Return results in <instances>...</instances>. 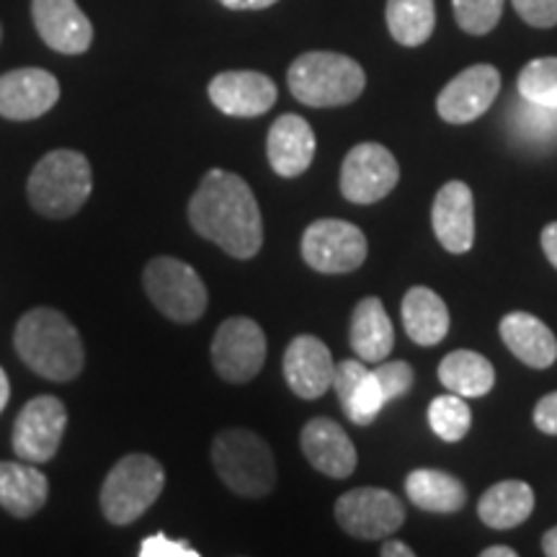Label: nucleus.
Returning <instances> with one entry per match:
<instances>
[{
  "mask_svg": "<svg viewBox=\"0 0 557 557\" xmlns=\"http://www.w3.org/2000/svg\"><path fill=\"white\" fill-rule=\"evenodd\" d=\"M60 101V83L41 67H18L0 75V116L32 122Z\"/></svg>",
  "mask_w": 557,
  "mask_h": 557,
  "instance_id": "14",
  "label": "nucleus"
},
{
  "mask_svg": "<svg viewBox=\"0 0 557 557\" xmlns=\"http://www.w3.org/2000/svg\"><path fill=\"white\" fill-rule=\"evenodd\" d=\"M508 129L529 148H547L557 143V109L521 99L508 107Z\"/></svg>",
  "mask_w": 557,
  "mask_h": 557,
  "instance_id": "30",
  "label": "nucleus"
},
{
  "mask_svg": "<svg viewBox=\"0 0 557 557\" xmlns=\"http://www.w3.org/2000/svg\"><path fill=\"white\" fill-rule=\"evenodd\" d=\"M9 398H11V382H9V374L3 372V367H0V413H3L5 406H9Z\"/></svg>",
  "mask_w": 557,
  "mask_h": 557,
  "instance_id": "42",
  "label": "nucleus"
},
{
  "mask_svg": "<svg viewBox=\"0 0 557 557\" xmlns=\"http://www.w3.org/2000/svg\"><path fill=\"white\" fill-rule=\"evenodd\" d=\"M517 90L521 99L557 109V58H540L521 67Z\"/></svg>",
  "mask_w": 557,
  "mask_h": 557,
  "instance_id": "32",
  "label": "nucleus"
},
{
  "mask_svg": "<svg viewBox=\"0 0 557 557\" xmlns=\"http://www.w3.org/2000/svg\"><path fill=\"white\" fill-rule=\"evenodd\" d=\"M284 380L292 393L302 400H318L333 387L336 361L331 348L318 336H297L284 351Z\"/></svg>",
  "mask_w": 557,
  "mask_h": 557,
  "instance_id": "18",
  "label": "nucleus"
},
{
  "mask_svg": "<svg viewBox=\"0 0 557 557\" xmlns=\"http://www.w3.org/2000/svg\"><path fill=\"white\" fill-rule=\"evenodd\" d=\"M267 361V333L256 320L235 315L214 331L212 364L225 382L243 385L261 372Z\"/></svg>",
  "mask_w": 557,
  "mask_h": 557,
  "instance_id": "10",
  "label": "nucleus"
},
{
  "mask_svg": "<svg viewBox=\"0 0 557 557\" xmlns=\"http://www.w3.org/2000/svg\"><path fill=\"white\" fill-rule=\"evenodd\" d=\"M400 165L385 145L359 143L341 165V194L354 205H374L398 186Z\"/></svg>",
  "mask_w": 557,
  "mask_h": 557,
  "instance_id": "11",
  "label": "nucleus"
},
{
  "mask_svg": "<svg viewBox=\"0 0 557 557\" xmlns=\"http://www.w3.org/2000/svg\"><path fill=\"white\" fill-rule=\"evenodd\" d=\"M438 382L459 398H483L496 385V369L483 354L459 348L442 359Z\"/></svg>",
  "mask_w": 557,
  "mask_h": 557,
  "instance_id": "27",
  "label": "nucleus"
},
{
  "mask_svg": "<svg viewBox=\"0 0 557 557\" xmlns=\"http://www.w3.org/2000/svg\"><path fill=\"white\" fill-rule=\"evenodd\" d=\"M50 480L34 462H0V506L16 519H29L47 504Z\"/></svg>",
  "mask_w": 557,
  "mask_h": 557,
  "instance_id": "24",
  "label": "nucleus"
},
{
  "mask_svg": "<svg viewBox=\"0 0 557 557\" xmlns=\"http://www.w3.org/2000/svg\"><path fill=\"white\" fill-rule=\"evenodd\" d=\"M333 389H336L341 408H344L346 418L357 426H369L380 410L387 406L385 395L374 372L364 361H338L336 372H333Z\"/></svg>",
  "mask_w": 557,
  "mask_h": 557,
  "instance_id": "21",
  "label": "nucleus"
},
{
  "mask_svg": "<svg viewBox=\"0 0 557 557\" xmlns=\"http://www.w3.org/2000/svg\"><path fill=\"white\" fill-rule=\"evenodd\" d=\"M406 493L410 504L421 511L457 513L468 504V491L455 475L442 470H413L406 478Z\"/></svg>",
  "mask_w": 557,
  "mask_h": 557,
  "instance_id": "28",
  "label": "nucleus"
},
{
  "mask_svg": "<svg viewBox=\"0 0 557 557\" xmlns=\"http://www.w3.org/2000/svg\"><path fill=\"white\" fill-rule=\"evenodd\" d=\"M139 557H199L189 542L171 540L169 534L158 532L139 542Z\"/></svg>",
  "mask_w": 557,
  "mask_h": 557,
  "instance_id": "36",
  "label": "nucleus"
},
{
  "mask_svg": "<svg viewBox=\"0 0 557 557\" xmlns=\"http://www.w3.org/2000/svg\"><path fill=\"white\" fill-rule=\"evenodd\" d=\"M500 94V73L493 65H472L451 78L436 99V111L449 124H470L493 107Z\"/></svg>",
  "mask_w": 557,
  "mask_h": 557,
  "instance_id": "13",
  "label": "nucleus"
},
{
  "mask_svg": "<svg viewBox=\"0 0 557 557\" xmlns=\"http://www.w3.org/2000/svg\"><path fill=\"white\" fill-rule=\"evenodd\" d=\"M480 557H517V549L513 547H506V545H493V547H485Z\"/></svg>",
  "mask_w": 557,
  "mask_h": 557,
  "instance_id": "43",
  "label": "nucleus"
},
{
  "mask_svg": "<svg viewBox=\"0 0 557 557\" xmlns=\"http://www.w3.org/2000/svg\"><path fill=\"white\" fill-rule=\"evenodd\" d=\"M292 96L312 109L354 103L364 94L367 75L357 60L338 52H305L289 65Z\"/></svg>",
  "mask_w": 557,
  "mask_h": 557,
  "instance_id": "3",
  "label": "nucleus"
},
{
  "mask_svg": "<svg viewBox=\"0 0 557 557\" xmlns=\"http://www.w3.org/2000/svg\"><path fill=\"white\" fill-rule=\"evenodd\" d=\"M67 426L65 403L54 395H39L21 408L13 423V451L24 462H50L58 455Z\"/></svg>",
  "mask_w": 557,
  "mask_h": 557,
  "instance_id": "12",
  "label": "nucleus"
},
{
  "mask_svg": "<svg viewBox=\"0 0 557 557\" xmlns=\"http://www.w3.org/2000/svg\"><path fill=\"white\" fill-rule=\"evenodd\" d=\"M209 99L222 114L250 120V116L267 114L274 107L276 83L256 70H227V73L214 75L209 83Z\"/></svg>",
  "mask_w": 557,
  "mask_h": 557,
  "instance_id": "15",
  "label": "nucleus"
},
{
  "mask_svg": "<svg viewBox=\"0 0 557 557\" xmlns=\"http://www.w3.org/2000/svg\"><path fill=\"white\" fill-rule=\"evenodd\" d=\"M39 37L60 54H83L94 41V26L75 0H32Z\"/></svg>",
  "mask_w": 557,
  "mask_h": 557,
  "instance_id": "17",
  "label": "nucleus"
},
{
  "mask_svg": "<svg viewBox=\"0 0 557 557\" xmlns=\"http://www.w3.org/2000/svg\"><path fill=\"white\" fill-rule=\"evenodd\" d=\"M506 0H451L455 18L459 29L483 37V34L496 29V24L504 16Z\"/></svg>",
  "mask_w": 557,
  "mask_h": 557,
  "instance_id": "33",
  "label": "nucleus"
},
{
  "mask_svg": "<svg viewBox=\"0 0 557 557\" xmlns=\"http://www.w3.org/2000/svg\"><path fill=\"white\" fill-rule=\"evenodd\" d=\"M380 555L382 557H413L416 553H413V547L406 545V542L389 540V542H385V547L380 549Z\"/></svg>",
  "mask_w": 557,
  "mask_h": 557,
  "instance_id": "40",
  "label": "nucleus"
},
{
  "mask_svg": "<svg viewBox=\"0 0 557 557\" xmlns=\"http://www.w3.org/2000/svg\"><path fill=\"white\" fill-rule=\"evenodd\" d=\"M94 189V171L78 150H52L34 165L26 194L39 214L52 220L81 212Z\"/></svg>",
  "mask_w": 557,
  "mask_h": 557,
  "instance_id": "4",
  "label": "nucleus"
},
{
  "mask_svg": "<svg viewBox=\"0 0 557 557\" xmlns=\"http://www.w3.org/2000/svg\"><path fill=\"white\" fill-rule=\"evenodd\" d=\"M145 292L165 318L197 323L207 312V287L197 269L173 256H158L145 267Z\"/></svg>",
  "mask_w": 557,
  "mask_h": 557,
  "instance_id": "7",
  "label": "nucleus"
},
{
  "mask_svg": "<svg viewBox=\"0 0 557 557\" xmlns=\"http://www.w3.org/2000/svg\"><path fill=\"white\" fill-rule=\"evenodd\" d=\"M189 222L194 233L233 259H253L263 246L259 201L238 173L222 169L205 173L189 201Z\"/></svg>",
  "mask_w": 557,
  "mask_h": 557,
  "instance_id": "1",
  "label": "nucleus"
},
{
  "mask_svg": "<svg viewBox=\"0 0 557 557\" xmlns=\"http://www.w3.org/2000/svg\"><path fill=\"white\" fill-rule=\"evenodd\" d=\"M542 553L547 557H557V527L549 529V532H545V537H542Z\"/></svg>",
  "mask_w": 557,
  "mask_h": 557,
  "instance_id": "41",
  "label": "nucleus"
},
{
  "mask_svg": "<svg viewBox=\"0 0 557 557\" xmlns=\"http://www.w3.org/2000/svg\"><path fill=\"white\" fill-rule=\"evenodd\" d=\"M336 521L354 540H385L406 521V506L385 487H354L336 500Z\"/></svg>",
  "mask_w": 557,
  "mask_h": 557,
  "instance_id": "9",
  "label": "nucleus"
},
{
  "mask_svg": "<svg viewBox=\"0 0 557 557\" xmlns=\"http://www.w3.org/2000/svg\"><path fill=\"white\" fill-rule=\"evenodd\" d=\"M212 462L222 483L243 498H263L274 491V455L256 431L227 429L214 436Z\"/></svg>",
  "mask_w": 557,
  "mask_h": 557,
  "instance_id": "5",
  "label": "nucleus"
},
{
  "mask_svg": "<svg viewBox=\"0 0 557 557\" xmlns=\"http://www.w3.org/2000/svg\"><path fill=\"white\" fill-rule=\"evenodd\" d=\"M431 227L449 253H468L475 243V199L465 181H449L438 189L431 207Z\"/></svg>",
  "mask_w": 557,
  "mask_h": 557,
  "instance_id": "16",
  "label": "nucleus"
},
{
  "mask_svg": "<svg viewBox=\"0 0 557 557\" xmlns=\"http://www.w3.org/2000/svg\"><path fill=\"white\" fill-rule=\"evenodd\" d=\"M513 9L534 29H553L557 26V0H511Z\"/></svg>",
  "mask_w": 557,
  "mask_h": 557,
  "instance_id": "35",
  "label": "nucleus"
},
{
  "mask_svg": "<svg viewBox=\"0 0 557 557\" xmlns=\"http://www.w3.org/2000/svg\"><path fill=\"white\" fill-rule=\"evenodd\" d=\"M218 3H222L230 11H261L274 5L276 0H218Z\"/></svg>",
  "mask_w": 557,
  "mask_h": 557,
  "instance_id": "39",
  "label": "nucleus"
},
{
  "mask_svg": "<svg viewBox=\"0 0 557 557\" xmlns=\"http://www.w3.org/2000/svg\"><path fill=\"white\" fill-rule=\"evenodd\" d=\"M534 423L542 434L557 436V393H549L534 406Z\"/></svg>",
  "mask_w": 557,
  "mask_h": 557,
  "instance_id": "37",
  "label": "nucleus"
},
{
  "mask_svg": "<svg viewBox=\"0 0 557 557\" xmlns=\"http://www.w3.org/2000/svg\"><path fill=\"white\" fill-rule=\"evenodd\" d=\"M165 470L150 455H127L101 485V511L111 524L127 527L143 517L163 493Z\"/></svg>",
  "mask_w": 557,
  "mask_h": 557,
  "instance_id": "6",
  "label": "nucleus"
},
{
  "mask_svg": "<svg viewBox=\"0 0 557 557\" xmlns=\"http://www.w3.org/2000/svg\"><path fill=\"white\" fill-rule=\"evenodd\" d=\"M403 325L408 338L418 346H436L449 333L447 302L429 287H413L406 292L400 305Z\"/></svg>",
  "mask_w": 557,
  "mask_h": 557,
  "instance_id": "25",
  "label": "nucleus"
},
{
  "mask_svg": "<svg viewBox=\"0 0 557 557\" xmlns=\"http://www.w3.org/2000/svg\"><path fill=\"white\" fill-rule=\"evenodd\" d=\"M534 491L524 480H500L478 500V517L491 529H513L532 517Z\"/></svg>",
  "mask_w": 557,
  "mask_h": 557,
  "instance_id": "26",
  "label": "nucleus"
},
{
  "mask_svg": "<svg viewBox=\"0 0 557 557\" xmlns=\"http://www.w3.org/2000/svg\"><path fill=\"white\" fill-rule=\"evenodd\" d=\"M13 344L24 364L50 382H73L86 364L81 333L52 308L26 312L13 333Z\"/></svg>",
  "mask_w": 557,
  "mask_h": 557,
  "instance_id": "2",
  "label": "nucleus"
},
{
  "mask_svg": "<svg viewBox=\"0 0 557 557\" xmlns=\"http://www.w3.org/2000/svg\"><path fill=\"white\" fill-rule=\"evenodd\" d=\"M374 377H377L382 395H385V403H393L408 395V389L413 387V369L406 359H393V361H380L377 367L372 369Z\"/></svg>",
  "mask_w": 557,
  "mask_h": 557,
  "instance_id": "34",
  "label": "nucleus"
},
{
  "mask_svg": "<svg viewBox=\"0 0 557 557\" xmlns=\"http://www.w3.org/2000/svg\"><path fill=\"white\" fill-rule=\"evenodd\" d=\"M429 423L431 431L447 444H457L468 436V431L472 426V413L470 406L465 403V398L449 393V395H438V398L431 400L429 406Z\"/></svg>",
  "mask_w": 557,
  "mask_h": 557,
  "instance_id": "31",
  "label": "nucleus"
},
{
  "mask_svg": "<svg viewBox=\"0 0 557 557\" xmlns=\"http://www.w3.org/2000/svg\"><path fill=\"white\" fill-rule=\"evenodd\" d=\"M267 156L276 176H302L315 158V132L302 116L282 114L269 129Z\"/></svg>",
  "mask_w": 557,
  "mask_h": 557,
  "instance_id": "20",
  "label": "nucleus"
},
{
  "mask_svg": "<svg viewBox=\"0 0 557 557\" xmlns=\"http://www.w3.org/2000/svg\"><path fill=\"white\" fill-rule=\"evenodd\" d=\"M387 29L403 47L426 45L436 26L434 0H387Z\"/></svg>",
  "mask_w": 557,
  "mask_h": 557,
  "instance_id": "29",
  "label": "nucleus"
},
{
  "mask_svg": "<svg viewBox=\"0 0 557 557\" xmlns=\"http://www.w3.org/2000/svg\"><path fill=\"white\" fill-rule=\"evenodd\" d=\"M348 338H351L354 354L361 361H385L393 354L395 331L385 305L380 297H364L354 308L351 325H348Z\"/></svg>",
  "mask_w": 557,
  "mask_h": 557,
  "instance_id": "23",
  "label": "nucleus"
},
{
  "mask_svg": "<svg viewBox=\"0 0 557 557\" xmlns=\"http://www.w3.org/2000/svg\"><path fill=\"white\" fill-rule=\"evenodd\" d=\"M0 37H3V29H0Z\"/></svg>",
  "mask_w": 557,
  "mask_h": 557,
  "instance_id": "44",
  "label": "nucleus"
},
{
  "mask_svg": "<svg viewBox=\"0 0 557 557\" xmlns=\"http://www.w3.org/2000/svg\"><path fill=\"white\" fill-rule=\"evenodd\" d=\"M361 227L346 220H315L302 235V259L318 274H351L367 261Z\"/></svg>",
  "mask_w": 557,
  "mask_h": 557,
  "instance_id": "8",
  "label": "nucleus"
},
{
  "mask_svg": "<svg viewBox=\"0 0 557 557\" xmlns=\"http://www.w3.org/2000/svg\"><path fill=\"white\" fill-rule=\"evenodd\" d=\"M542 250H545L547 261L557 269V222H549V225L542 230Z\"/></svg>",
  "mask_w": 557,
  "mask_h": 557,
  "instance_id": "38",
  "label": "nucleus"
},
{
  "mask_svg": "<svg viewBox=\"0 0 557 557\" xmlns=\"http://www.w3.org/2000/svg\"><path fill=\"white\" fill-rule=\"evenodd\" d=\"M508 351L532 369H547L557 361V338L537 315L508 312L498 325Z\"/></svg>",
  "mask_w": 557,
  "mask_h": 557,
  "instance_id": "22",
  "label": "nucleus"
},
{
  "mask_svg": "<svg viewBox=\"0 0 557 557\" xmlns=\"http://www.w3.org/2000/svg\"><path fill=\"white\" fill-rule=\"evenodd\" d=\"M299 447H302V455L308 457L312 468L329 478L346 480L357 470V447H354L344 426L333 421V418L320 416L305 423Z\"/></svg>",
  "mask_w": 557,
  "mask_h": 557,
  "instance_id": "19",
  "label": "nucleus"
}]
</instances>
